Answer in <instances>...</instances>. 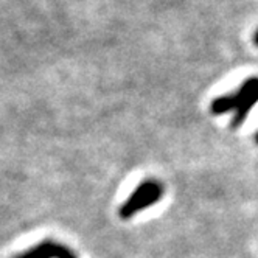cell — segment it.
Segmentation results:
<instances>
[{
	"label": "cell",
	"mask_w": 258,
	"mask_h": 258,
	"mask_svg": "<svg viewBox=\"0 0 258 258\" xmlns=\"http://www.w3.org/2000/svg\"><path fill=\"white\" fill-rule=\"evenodd\" d=\"M258 103V78L252 77L243 81L238 90L232 94L218 97L210 103V112L213 115H224L232 112V127H239L253 106Z\"/></svg>",
	"instance_id": "obj_1"
},
{
	"label": "cell",
	"mask_w": 258,
	"mask_h": 258,
	"mask_svg": "<svg viewBox=\"0 0 258 258\" xmlns=\"http://www.w3.org/2000/svg\"><path fill=\"white\" fill-rule=\"evenodd\" d=\"M163 185L156 179H145L134 188L129 198L120 206L118 215L121 219H131L137 213L153 207L163 198Z\"/></svg>",
	"instance_id": "obj_2"
},
{
	"label": "cell",
	"mask_w": 258,
	"mask_h": 258,
	"mask_svg": "<svg viewBox=\"0 0 258 258\" xmlns=\"http://www.w3.org/2000/svg\"><path fill=\"white\" fill-rule=\"evenodd\" d=\"M16 258H78L69 246L54 241V239H44L25 252L19 253Z\"/></svg>",
	"instance_id": "obj_3"
},
{
	"label": "cell",
	"mask_w": 258,
	"mask_h": 258,
	"mask_svg": "<svg viewBox=\"0 0 258 258\" xmlns=\"http://www.w3.org/2000/svg\"><path fill=\"white\" fill-rule=\"evenodd\" d=\"M253 42H255V44L258 45V31H256V33L253 34Z\"/></svg>",
	"instance_id": "obj_4"
},
{
	"label": "cell",
	"mask_w": 258,
	"mask_h": 258,
	"mask_svg": "<svg viewBox=\"0 0 258 258\" xmlns=\"http://www.w3.org/2000/svg\"><path fill=\"white\" fill-rule=\"evenodd\" d=\"M255 142H256V143H258V133H256V134H255Z\"/></svg>",
	"instance_id": "obj_5"
}]
</instances>
